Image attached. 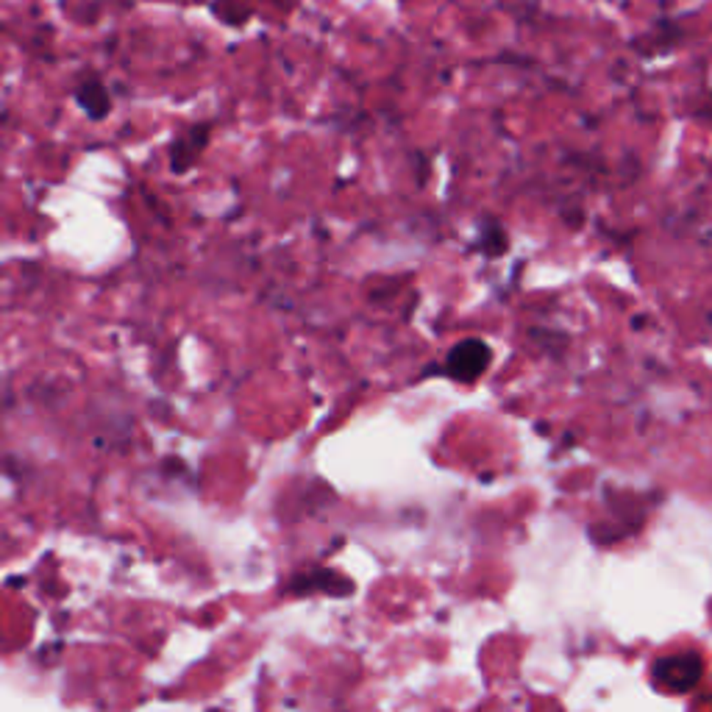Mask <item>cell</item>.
Returning a JSON list of instances; mask_svg holds the SVG:
<instances>
[{"instance_id": "3", "label": "cell", "mask_w": 712, "mask_h": 712, "mask_svg": "<svg viewBox=\"0 0 712 712\" xmlns=\"http://www.w3.org/2000/svg\"><path fill=\"white\" fill-rule=\"evenodd\" d=\"M209 131H212L209 123H195V126L184 129L176 137V142L170 145V168H173V173H187L192 164L198 161V156L203 153V148L209 142Z\"/></svg>"}, {"instance_id": "4", "label": "cell", "mask_w": 712, "mask_h": 712, "mask_svg": "<svg viewBox=\"0 0 712 712\" xmlns=\"http://www.w3.org/2000/svg\"><path fill=\"white\" fill-rule=\"evenodd\" d=\"M76 100L81 106V112L89 120H103L108 112H112V98H108V89L103 87V81L98 76H84L76 87Z\"/></svg>"}, {"instance_id": "5", "label": "cell", "mask_w": 712, "mask_h": 712, "mask_svg": "<svg viewBox=\"0 0 712 712\" xmlns=\"http://www.w3.org/2000/svg\"><path fill=\"white\" fill-rule=\"evenodd\" d=\"M476 251H484L487 256H501L507 248H510V240H507V232L501 229V223L490 221L481 226V234H479V242L473 245Z\"/></svg>"}, {"instance_id": "2", "label": "cell", "mask_w": 712, "mask_h": 712, "mask_svg": "<svg viewBox=\"0 0 712 712\" xmlns=\"http://www.w3.org/2000/svg\"><path fill=\"white\" fill-rule=\"evenodd\" d=\"M701 679V660L696 654H674L654 663V682H660L671 693H687Z\"/></svg>"}, {"instance_id": "1", "label": "cell", "mask_w": 712, "mask_h": 712, "mask_svg": "<svg viewBox=\"0 0 712 712\" xmlns=\"http://www.w3.org/2000/svg\"><path fill=\"white\" fill-rule=\"evenodd\" d=\"M490 359L492 351L484 340H462L449 351L443 373L454 381H476L490 367Z\"/></svg>"}]
</instances>
